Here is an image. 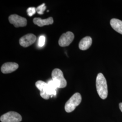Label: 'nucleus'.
Segmentation results:
<instances>
[{"label": "nucleus", "instance_id": "nucleus-3", "mask_svg": "<svg viewBox=\"0 0 122 122\" xmlns=\"http://www.w3.org/2000/svg\"><path fill=\"white\" fill-rule=\"evenodd\" d=\"M81 100L82 98L80 93H76L74 94L66 103L65 105L66 111L67 113L72 112L80 104Z\"/></svg>", "mask_w": 122, "mask_h": 122}, {"label": "nucleus", "instance_id": "nucleus-4", "mask_svg": "<svg viewBox=\"0 0 122 122\" xmlns=\"http://www.w3.org/2000/svg\"><path fill=\"white\" fill-rule=\"evenodd\" d=\"M52 77L53 81L57 85V88H63L66 86V81L64 77L62 71L60 69L56 68L53 70Z\"/></svg>", "mask_w": 122, "mask_h": 122}, {"label": "nucleus", "instance_id": "nucleus-14", "mask_svg": "<svg viewBox=\"0 0 122 122\" xmlns=\"http://www.w3.org/2000/svg\"><path fill=\"white\" fill-rule=\"evenodd\" d=\"M36 8L35 7H30L27 10V14L29 16H32L33 15L35 14L36 12Z\"/></svg>", "mask_w": 122, "mask_h": 122}, {"label": "nucleus", "instance_id": "nucleus-16", "mask_svg": "<svg viewBox=\"0 0 122 122\" xmlns=\"http://www.w3.org/2000/svg\"><path fill=\"white\" fill-rule=\"evenodd\" d=\"M119 109H120V110L122 112V103H120L119 105Z\"/></svg>", "mask_w": 122, "mask_h": 122}, {"label": "nucleus", "instance_id": "nucleus-11", "mask_svg": "<svg viewBox=\"0 0 122 122\" xmlns=\"http://www.w3.org/2000/svg\"><path fill=\"white\" fill-rule=\"evenodd\" d=\"M92 43V38L86 36L81 39L79 44V48L81 50H86L89 48Z\"/></svg>", "mask_w": 122, "mask_h": 122}, {"label": "nucleus", "instance_id": "nucleus-12", "mask_svg": "<svg viewBox=\"0 0 122 122\" xmlns=\"http://www.w3.org/2000/svg\"><path fill=\"white\" fill-rule=\"evenodd\" d=\"M110 23L114 30L122 35V21L117 19H112Z\"/></svg>", "mask_w": 122, "mask_h": 122}, {"label": "nucleus", "instance_id": "nucleus-8", "mask_svg": "<svg viewBox=\"0 0 122 122\" xmlns=\"http://www.w3.org/2000/svg\"><path fill=\"white\" fill-rule=\"evenodd\" d=\"M36 36L34 34H27L20 38L19 43L22 47L26 48L34 44L36 41Z\"/></svg>", "mask_w": 122, "mask_h": 122}, {"label": "nucleus", "instance_id": "nucleus-13", "mask_svg": "<svg viewBox=\"0 0 122 122\" xmlns=\"http://www.w3.org/2000/svg\"><path fill=\"white\" fill-rule=\"evenodd\" d=\"M46 9V6H45V3L41 5L36 8V12L39 15H43L44 14V11Z\"/></svg>", "mask_w": 122, "mask_h": 122}, {"label": "nucleus", "instance_id": "nucleus-5", "mask_svg": "<svg viewBox=\"0 0 122 122\" xmlns=\"http://www.w3.org/2000/svg\"><path fill=\"white\" fill-rule=\"evenodd\" d=\"M0 120L1 122H20L22 120V117L16 112L10 111L2 115Z\"/></svg>", "mask_w": 122, "mask_h": 122}, {"label": "nucleus", "instance_id": "nucleus-1", "mask_svg": "<svg viewBox=\"0 0 122 122\" xmlns=\"http://www.w3.org/2000/svg\"><path fill=\"white\" fill-rule=\"evenodd\" d=\"M35 86L40 91V96L45 100H48L50 97L57 95L56 90L50 87L48 83L42 81H38L35 83Z\"/></svg>", "mask_w": 122, "mask_h": 122}, {"label": "nucleus", "instance_id": "nucleus-10", "mask_svg": "<svg viewBox=\"0 0 122 122\" xmlns=\"http://www.w3.org/2000/svg\"><path fill=\"white\" fill-rule=\"evenodd\" d=\"M34 23L39 27H43L44 25H52L53 23V19L50 17L46 19H42L40 18H35L33 20Z\"/></svg>", "mask_w": 122, "mask_h": 122}, {"label": "nucleus", "instance_id": "nucleus-7", "mask_svg": "<svg viewBox=\"0 0 122 122\" xmlns=\"http://www.w3.org/2000/svg\"><path fill=\"white\" fill-rule=\"evenodd\" d=\"M9 21L16 28L25 27L27 25V20L16 14L10 15L9 17Z\"/></svg>", "mask_w": 122, "mask_h": 122}, {"label": "nucleus", "instance_id": "nucleus-9", "mask_svg": "<svg viewBox=\"0 0 122 122\" xmlns=\"http://www.w3.org/2000/svg\"><path fill=\"white\" fill-rule=\"evenodd\" d=\"M19 67L17 63L15 62H6L1 67V71L4 74L11 73L17 70Z\"/></svg>", "mask_w": 122, "mask_h": 122}, {"label": "nucleus", "instance_id": "nucleus-6", "mask_svg": "<svg viewBox=\"0 0 122 122\" xmlns=\"http://www.w3.org/2000/svg\"><path fill=\"white\" fill-rule=\"evenodd\" d=\"M74 35L71 32L68 31L63 34L60 37L58 44L61 47H66L70 45L74 40Z\"/></svg>", "mask_w": 122, "mask_h": 122}, {"label": "nucleus", "instance_id": "nucleus-15", "mask_svg": "<svg viewBox=\"0 0 122 122\" xmlns=\"http://www.w3.org/2000/svg\"><path fill=\"white\" fill-rule=\"evenodd\" d=\"M45 43V37L44 35H41L39 37V47L44 46Z\"/></svg>", "mask_w": 122, "mask_h": 122}, {"label": "nucleus", "instance_id": "nucleus-2", "mask_svg": "<svg viewBox=\"0 0 122 122\" xmlns=\"http://www.w3.org/2000/svg\"><path fill=\"white\" fill-rule=\"evenodd\" d=\"M96 87L99 96L103 100L105 99L108 96V86L106 79L101 73H99L97 76Z\"/></svg>", "mask_w": 122, "mask_h": 122}]
</instances>
